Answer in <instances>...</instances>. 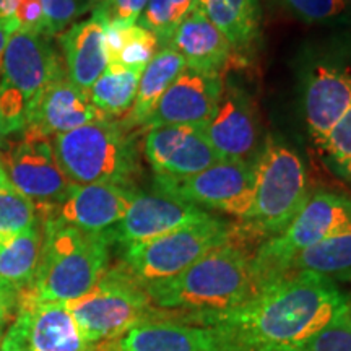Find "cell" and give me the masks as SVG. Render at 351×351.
I'll use <instances>...</instances> for the list:
<instances>
[{"instance_id":"16","label":"cell","mask_w":351,"mask_h":351,"mask_svg":"<svg viewBox=\"0 0 351 351\" xmlns=\"http://www.w3.org/2000/svg\"><path fill=\"white\" fill-rule=\"evenodd\" d=\"M223 90L219 75L186 69L158 101L143 127L186 125L205 129L218 108Z\"/></svg>"},{"instance_id":"37","label":"cell","mask_w":351,"mask_h":351,"mask_svg":"<svg viewBox=\"0 0 351 351\" xmlns=\"http://www.w3.org/2000/svg\"><path fill=\"white\" fill-rule=\"evenodd\" d=\"M19 296L20 295H15V293L0 287V339L7 330V324H10L13 315H15Z\"/></svg>"},{"instance_id":"24","label":"cell","mask_w":351,"mask_h":351,"mask_svg":"<svg viewBox=\"0 0 351 351\" xmlns=\"http://www.w3.org/2000/svg\"><path fill=\"white\" fill-rule=\"evenodd\" d=\"M43 245V223L20 234L0 238V287L21 295L32 287Z\"/></svg>"},{"instance_id":"28","label":"cell","mask_w":351,"mask_h":351,"mask_svg":"<svg viewBox=\"0 0 351 351\" xmlns=\"http://www.w3.org/2000/svg\"><path fill=\"white\" fill-rule=\"evenodd\" d=\"M41 223L33 200L15 187L0 189V238L20 234Z\"/></svg>"},{"instance_id":"42","label":"cell","mask_w":351,"mask_h":351,"mask_svg":"<svg viewBox=\"0 0 351 351\" xmlns=\"http://www.w3.org/2000/svg\"><path fill=\"white\" fill-rule=\"evenodd\" d=\"M5 142H7V135L3 134L2 125H0V150H2V148L5 147Z\"/></svg>"},{"instance_id":"13","label":"cell","mask_w":351,"mask_h":351,"mask_svg":"<svg viewBox=\"0 0 351 351\" xmlns=\"http://www.w3.org/2000/svg\"><path fill=\"white\" fill-rule=\"evenodd\" d=\"M212 215L176 197L152 192L138 194L132 200L124 218L108 231L112 244L122 247L168 234L184 226L205 221Z\"/></svg>"},{"instance_id":"3","label":"cell","mask_w":351,"mask_h":351,"mask_svg":"<svg viewBox=\"0 0 351 351\" xmlns=\"http://www.w3.org/2000/svg\"><path fill=\"white\" fill-rule=\"evenodd\" d=\"M41 223V257L32 287L25 291L41 301L77 300L108 270L112 241L108 231L88 232L54 218Z\"/></svg>"},{"instance_id":"1","label":"cell","mask_w":351,"mask_h":351,"mask_svg":"<svg viewBox=\"0 0 351 351\" xmlns=\"http://www.w3.org/2000/svg\"><path fill=\"white\" fill-rule=\"evenodd\" d=\"M348 304L335 282L296 271L199 326L217 328L225 351H301Z\"/></svg>"},{"instance_id":"7","label":"cell","mask_w":351,"mask_h":351,"mask_svg":"<svg viewBox=\"0 0 351 351\" xmlns=\"http://www.w3.org/2000/svg\"><path fill=\"white\" fill-rule=\"evenodd\" d=\"M351 232V197L319 191L309 195L291 223L262 241L252 256L256 293L288 275L289 263L304 249Z\"/></svg>"},{"instance_id":"36","label":"cell","mask_w":351,"mask_h":351,"mask_svg":"<svg viewBox=\"0 0 351 351\" xmlns=\"http://www.w3.org/2000/svg\"><path fill=\"white\" fill-rule=\"evenodd\" d=\"M13 29L44 36V8L41 0H19L13 13Z\"/></svg>"},{"instance_id":"39","label":"cell","mask_w":351,"mask_h":351,"mask_svg":"<svg viewBox=\"0 0 351 351\" xmlns=\"http://www.w3.org/2000/svg\"><path fill=\"white\" fill-rule=\"evenodd\" d=\"M19 5V0H0V25L7 29L8 33L13 34V13Z\"/></svg>"},{"instance_id":"45","label":"cell","mask_w":351,"mask_h":351,"mask_svg":"<svg viewBox=\"0 0 351 351\" xmlns=\"http://www.w3.org/2000/svg\"><path fill=\"white\" fill-rule=\"evenodd\" d=\"M346 181H350V182H351V174L348 176V179H346Z\"/></svg>"},{"instance_id":"15","label":"cell","mask_w":351,"mask_h":351,"mask_svg":"<svg viewBox=\"0 0 351 351\" xmlns=\"http://www.w3.org/2000/svg\"><path fill=\"white\" fill-rule=\"evenodd\" d=\"M138 191L121 184H73L65 199L39 212V219L54 218L88 232H104L124 218Z\"/></svg>"},{"instance_id":"38","label":"cell","mask_w":351,"mask_h":351,"mask_svg":"<svg viewBox=\"0 0 351 351\" xmlns=\"http://www.w3.org/2000/svg\"><path fill=\"white\" fill-rule=\"evenodd\" d=\"M199 5L200 0H171V23L174 28Z\"/></svg>"},{"instance_id":"20","label":"cell","mask_w":351,"mask_h":351,"mask_svg":"<svg viewBox=\"0 0 351 351\" xmlns=\"http://www.w3.org/2000/svg\"><path fill=\"white\" fill-rule=\"evenodd\" d=\"M103 119L109 117L101 114L91 103L88 91L73 85L67 72H64L46 88L28 125L38 127L43 134L52 138L59 134Z\"/></svg>"},{"instance_id":"19","label":"cell","mask_w":351,"mask_h":351,"mask_svg":"<svg viewBox=\"0 0 351 351\" xmlns=\"http://www.w3.org/2000/svg\"><path fill=\"white\" fill-rule=\"evenodd\" d=\"M109 351H225L212 326L184 322L168 315L140 324L109 343Z\"/></svg>"},{"instance_id":"5","label":"cell","mask_w":351,"mask_h":351,"mask_svg":"<svg viewBox=\"0 0 351 351\" xmlns=\"http://www.w3.org/2000/svg\"><path fill=\"white\" fill-rule=\"evenodd\" d=\"M254 205L243 219L247 239H270L280 234L309 199L304 163L295 150L269 137L252 163Z\"/></svg>"},{"instance_id":"8","label":"cell","mask_w":351,"mask_h":351,"mask_svg":"<svg viewBox=\"0 0 351 351\" xmlns=\"http://www.w3.org/2000/svg\"><path fill=\"white\" fill-rule=\"evenodd\" d=\"M64 72L65 65L46 36L10 34L0 69V125L7 137L29 124L39 98Z\"/></svg>"},{"instance_id":"4","label":"cell","mask_w":351,"mask_h":351,"mask_svg":"<svg viewBox=\"0 0 351 351\" xmlns=\"http://www.w3.org/2000/svg\"><path fill=\"white\" fill-rule=\"evenodd\" d=\"M57 161L73 184L135 186L142 173L137 134L124 119H103L52 137Z\"/></svg>"},{"instance_id":"26","label":"cell","mask_w":351,"mask_h":351,"mask_svg":"<svg viewBox=\"0 0 351 351\" xmlns=\"http://www.w3.org/2000/svg\"><path fill=\"white\" fill-rule=\"evenodd\" d=\"M142 72L143 70L129 69L124 65H108L88 91L93 106L109 119L127 117L134 106Z\"/></svg>"},{"instance_id":"32","label":"cell","mask_w":351,"mask_h":351,"mask_svg":"<svg viewBox=\"0 0 351 351\" xmlns=\"http://www.w3.org/2000/svg\"><path fill=\"white\" fill-rule=\"evenodd\" d=\"M44 8V36L62 33L78 16L93 8L91 0H41Z\"/></svg>"},{"instance_id":"33","label":"cell","mask_w":351,"mask_h":351,"mask_svg":"<svg viewBox=\"0 0 351 351\" xmlns=\"http://www.w3.org/2000/svg\"><path fill=\"white\" fill-rule=\"evenodd\" d=\"M301 351H351V307L337 315Z\"/></svg>"},{"instance_id":"18","label":"cell","mask_w":351,"mask_h":351,"mask_svg":"<svg viewBox=\"0 0 351 351\" xmlns=\"http://www.w3.org/2000/svg\"><path fill=\"white\" fill-rule=\"evenodd\" d=\"M304 121L309 137L322 150L340 117L351 106V72L333 64H317L304 82Z\"/></svg>"},{"instance_id":"29","label":"cell","mask_w":351,"mask_h":351,"mask_svg":"<svg viewBox=\"0 0 351 351\" xmlns=\"http://www.w3.org/2000/svg\"><path fill=\"white\" fill-rule=\"evenodd\" d=\"M295 19L307 25H343L351 21L345 0H276Z\"/></svg>"},{"instance_id":"9","label":"cell","mask_w":351,"mask_h":351,"mask_svg":"<svg viewBox=\"0 0 351 351\" xmlns=\"http://www.w3.org/2000/svg\"><path fill=\"white\" fill-rule=\"evenodd\" d=\"M238 234L239 226L210 217L160 238L125 245L122 247V265L138 283L148 287L179 275L205 254L230 243Z\"/></svg>"},{"instance_id":"23","label":"cell","mask_w":351,"mask_h":351,"mask_svg":"<svg viewBox=\"0 0 351 351\" xmlns=\"http://www.w3.org/2000/svg\"><path fill=\"white\" fill-rule=\"evenodd\" d=\"M202 10L230 43L234 59L245 60L261 39V0H200Z\"/></svg>"},{"instance_id":"34","label":"cell","mask_w":351,"mask_h":351,"mask_svg":"<svg viewBox=\"0 0 351 351\" xmlns=\"http://www.w3.org/2000/svg\"><path fill=\"white\" fill-rule=\"evenodd\" d=\"M140 26L150 29L165 47L169 46L176 29L171 23V0H148Z\"/></svg>"},{"instance_id":"22","label":"cell","mask_w":351,"mask_h":351,"mask_svg":"<svg viewBox=\"0 0 351 351\" xmlns=\"http://www.w3.org/2000/svg\"><path fill=\"white\" fill-rule=\"evenodd\" d=\"M60 46L70 82L83 91H90L109 65L103 20L93 13L91 19L72 25L60 36Z\"/></svg>"},{"instance_id":"35","label":"cell","mask_w":351,"mask_h":351,"mask_svg":"<svg viewBox=\"0 0 351 351\" xmlns=\"http://www.w3.org/2000/svg\"><path fill=\"white\" fill-rule=\"evenodd\" d=\"M148 0H104L93 8V13L109 23L119 26L137 25Z\"/></svg>"},{"instance_id":"40","label":"cell","mask_w":351,"mask_h":351,"mask_svg":"<svg viewBox=\"0 0 351 351\" xmlns=\"http://www.w3.org/2000/svg\"><path fill=\"white\" fill-rule=\"evenodd\" d=\"M8 38H10V33H8L7 29L0 25V69H2V60H3V54H5Z\"/></svg>"},{"instance_id":"43","label":"cell","mask_w":351,"mask_h":351,"mask_svg":"<svg viewBox=\"0 0 351 351\" xmlns=\"http://www.w3.org/2000/svg\"><path fill=\"white\" fill-rule=\"evenodd\" d=\"M101 2H104V0H91V3H93V8H95L96 5H99Z\"/></svg>"},{"instance_id":"12","label":"cell","mask_w":351,"mask_h":351,"mask_svg":"<svg viewBox=\"0 0 351 351\" xmlns=\"http://www.w3.org/2000/svg\"><path fill=\"white\" fill-rule=\"evenodd\" d=\"M86 343L65 302L19 296L15 315L0 339V351H96Z\"/></svg>"},{"instance_id":"27","label":"cell","mask_w":351,"mask_h":351,"mask_svg":"<svg viewBox=\"0 0 351 351\" xmlns=\"http://www.w3.org/2000/svg\"><path fill=\"white\" fill-rule=\"evenodd\" d=\"M313 271L332 282H351V232L326 239L298 254L289 263L288 275Z\"/></svg>"},{"instance_id":"17","label":"cell","mask_w":351,"mask_h":351,"mask_svg":"<svg viewBox=\"0 0 351 351\" xmlns=\"http://www.w3.org/2000/svg\"><path fill=\"white\" fill-rule=\"evenodd\" d=\"M204 130L221 160L247 161L258 143V117L251 95L238 83L223 80L217 112Z\"/></svg>"},{"instance_id":"6","label":"cell","mask_w":351,"mask_h":351,"mask_svg":"<svg viewBox=\"0 0 351 351\" xmlns=\"http://www.w3.org/2000/svg\"><path fill=\"white\" fill-rule=\"evenodd\" d=\"M65 307L93 346L112 343L140 324L173 315L153 304L143 285L122 263L108 269L90 291L67 301Z\"/></svg>"},{"instance_id":"31","label":"cell","mask_w":351,"mask_h":351,"mask_svg":"<svg viewBox=\"0 0 351 351\" xmlns=\"http://www.w3.org/2000/svg\"><path fill=\"white\" fill-rule=\"evenodd\" d=\"M320 152L340 178L348 179L351 174V106L330 130Z\"/></svg>"},{"instance_id":"11","label":"cell","mask_w":351,"mask_h":351,"mask_svg":"<svg viewBox=\"0 0 351 351\" xmlns=\"http://www.w3.org/2000/svg\"><path fill=\"white\" fill-rule=\"evenodd\" d=\"M155 191L195 205L245 219L254 205V169L244 160H219L184 179L155 176Z\"/></svg>"},{"instance_id":"10","label":"cell","mask_w":351,"mask_h":351,"mask_svg":"<svg viewBox=\"0 0 351 351\" xmlns=\"http://www.w3.org/2000/svg\"><path fill=\"white\" fill-rule=\"evenodd\" d=\"M0 163L12 186L34 202L38 213L65 199L73 182L57 161L52 138L38 127L26 125L0 150Z\"/></svg>"},{"instance_id":"2","label":"cell","mask_w":351,"mask_h":351,"mask_svg":"<svg viewBox=\"0 0 351 351\" xmlns=\"http://www.w3.org/2000/svg\"><path fill=\"white\" fill-rule=\"evenodd\" d=\"M245 241L249 239L239 228L234 239L205 254L179 275L145 287L153 304L192 324H202L243 304L256 295L254 254Z\"/></svg>"},{"instance_id":"41","label":"cell","mask_w":351,"mask_h":351,"mask_svg":"<svg viewBox=\"0 0 351 351\" xmlns=\"http://www.w3.org/2000/svg\"><path fill=\"white\" fill-rule=\"evenodd\" d=\"M10 186H12V182L8 181L5 169H3L2 163H0V189H3V187H10Z\"/></svg>"},{"instance_id":"14","label":"cell","mask_w":351,"mask_h":351,"mask_svg":"<svg viewBox=\"0 0 351 351\" xmlns=\"http://www.w3.org/2000/svg\"><path fill=\"white\" fill-rule=\"evenodd\" d=\"M145 155L155 176L184 179L221 160L200 127L160 125L145 135Z\"/></svg>"},{"instance_id":"25","label":"cell","mask_w":351,"mask_h":351,"mask_svg":"<svg viewBox=\"0 0 351 351\" xmlns=\"http://www.w3.org/2000/svg\"><path fill=\"white\" fill-rule=\"evenodd\" d=\"M186 69V60L174 47L166 46L165 49L158 51L155 57L147 64V67L143 69L134 106L127 114V117H124L127 124L132 127H143L161 96Z\"/></svg>"},{"instance_id":"30","label":"cell","mask_w":351,"mask_h":351,"mask_svg":"<svg viewBox=\"0 0 351 351\" xmlns=\"http://www.w3.org/2000/svg\"><path fill=\"white\" fill-rule=\"evenodd\" d=\"M160 41L150 29L140 25L127 26L124 32V46L117 57L116 65L143 70L155 57Z\"/></svg>"},{"instance_id":"46","label":"cell","mask_w":351,"mask_h":351,"mask_svg":"<svg viewBox=\"0 0 351 351\" xmlns=\"http://www.w3.org/2000/svg\"><path fill=\"white\" fill-rule=\"evenodd\" d=\"M350 307H351V301H350Z\"/></svg>"},{"instance_id":"21","label":"cell","mask_w":351,"mask_h":351,"mask_svg":"<svg viewBox=\"0 0 351 351\" xmlns=\"http://www.w3.org/2000/svg\"><path fill=\"white\" fill-rule=\"evenodd\" d=\"M169 46L184 57L189 70L210 75L221 77L228 64L234 60L228 39L200 7H195L176 26Z\"/></svg>"},{"instance_id":"44","label":"cell","mask_w":351,"mask_h":351,"mask_svg":"<svg viewBox=\"0 0 351 351\" xmlns=\"http://www.w3.org/2000/svg\"><path fill=\"white\" fill-rule=\"evenodd\" d=\"M345 2H346V3H348V5L351 7V0H345Z\"/></svg>"}]
</instances>
